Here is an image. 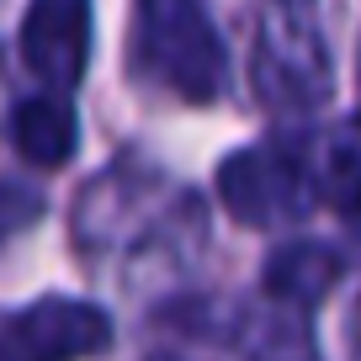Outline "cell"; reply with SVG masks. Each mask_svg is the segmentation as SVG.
Listing matches in <instances>:
<instances>
[{"instance_id":"1","label":"cell","mask_w":361,"mask_h":361,"mask_svg":"<svg viewBox=\"0 0 361 361\" xmlns=\"http://www.w3.org/2000/svg\"><path fill=\"white\" fill-rule=\"evenodd\" d=\"M159 361H314L298 308H213L192 303L165 319Z\"/></svg>"},{"instance_id":"7","label":"cell","mask_w":361,"mask_h":361,"mask_svg":"<svg viewBox=\"0 0 361 361\" xmlns=\"http://www.w3.org/2000/svg\"><path fill=\"white\" fill-rule=\"evenodd\" d=\"M340 271H345V255H340L335 245L293 239V245H282L266 260V298L303 314V308H314L319 298L340 282Z\"/></svg>"},{"instance_id":"3","label":"cell","mask_w":361,"mask_h":361,"mask_svg":"<svg viewBox=\"0 0 361 361\" xmlns=\"http://www.w3.org/2000/svg\"><path fill=\"white\" fill-rule=\"evenodd\" d=\"M218 197L245 228H282V224L308 218V207L319 197V180L293 144L271 138V144H250L224 159Z\"/></svg>"},{"instance_id":"2","label":"cell","mask_w":361,"mask_h":361,"mask_svg":"<svg viewBox=\"0 0 361 361\" xmlns=\"http://www.w3.org/2000/svg\"><path fill=\"white\" fill-rule=\"evenodd\" d=\"M138 59L180 102H218L228 54L202 0H138Z\"/></svg>"},{"instance_id":"5","label":"cell","mask_w":361,"mask_h":361,"mask_svg":"<svg viewBox=\"0 0 361 361\" xmlns=\"http://www.w3.org/2000/svg\"><path fill=\"white\" fill-rule=\"evenodd\" d=\"M22 59L48 96H69L90 59V0H32L22 22Z\"/></svg>"},{"instance_id":"9","label":"cell","mask_w":361,"mask_h":361,"mask_svg":"<svg viewBox=\"0 0 361 361\" xmlns=\"http://www.w3.org/2000/svg\"><path fill=\"white\" fill-rule=\"evenodd\" d=\"M37 218H43V197L16 186V180H0V245L16 239L22 228H32Z\"/></svg>"},{"instance_id":"10","label":"cell","mask_w":361,"mask_h":361,"mask_svg":"<svg viewBox=\"0 0 361 361\" xmlns=\"http://www.w3.org/2000/svg\"><path fill=\"white\" fill-rule=\"evenodd\" d=\"M282 6H303V0H282Z\"/></svg>"},{"instance_id":"6","label":"cell","mask_w":361,"mask_h":361,"mask_svg":"<svg viewBox=\"0 0 361 361\" xmlns=\"http://www.w3.org/2000/svg\"><path fill=\"white\" fill-rule=\"evenodd\" d=\"M255 80L276 112H308L329 96V59L314 32H266L255 54Z\"/></svg>"},{"instance_id":"8","label":"cell","mask_w":361,"mask_h":361,"mask_svg":"<svg viewBox=\"0 0 361 361\" xmlns=\"http://www.w3.org/2000/svg\"><path fill=\"white\" fill-rule=\"evenodd\" d=\"M11 144H16V154L27 159V165H37V170H59L69 154L80 149V117H75V106L64 102V96H32V102H22L16 106V117H11Z\"/></svg>"},{"instance_id":"4","label":"cell","mask_w":361,"mask_h":361,"mask_svg":"<svg viewBox=\"0 0 361 361\" xmlns=\"http://www.w3.org/2000/svg\"><path fill=\"white\" fill-rule=\"evenodd\" d=\"M112 345V319L80 298H37L0 314V361H90Z\"/></svg>"}]
</instances>
